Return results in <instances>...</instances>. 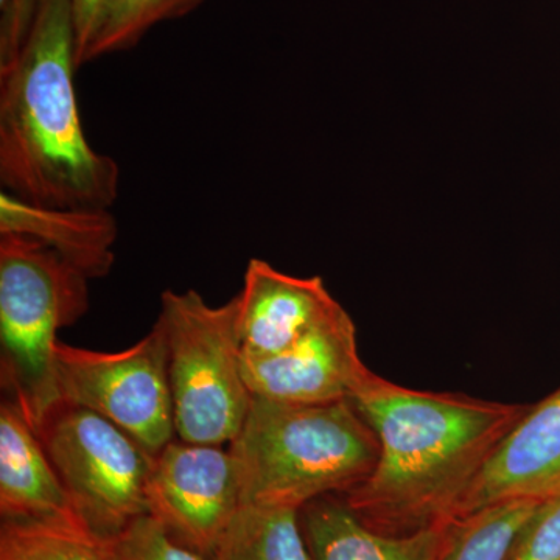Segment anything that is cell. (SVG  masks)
Returning <instances> with one entry per match:
<instances>
[{"mask_svg":"<svg viewBox=\"0 0 560 560\" xmlns=\"http://www.w3.org/2000/svg\"><path fill=\"white\" fill-rule=\"evenodd\" d=\"M381 458L341 499L364 525L407 536L452 521L470 482L530 405L404 388L370 372L350 399Z\"/></svg>","mask_w":560,"mask_h":560,"instance_id":"obj_1","label":"cell"},{"mask_svg":"<svg viewBox=\"0 0 560 560\" xmlns=\"http://www.w3.org/2000/svg\"><path fill=\"white\" fill-rule=\"evenodd\" d=\"M69 0H40L27 39L0 68V184L49 209H109L119 164L92 149L77 105Z\"/></svg>","mask_w":560,"mask_h":560,"instance_id":"obj_2","label":"cell"},{"mask_svg":"<svg viewBox=\"0 0 560 560\" xmlns=\"http://www.w3.org/2000/svg\"><path fill=\"white\" fill-rule=\"evenodd\" d=\"M230 451L242 504L298 511L357 488L381 458L377 434L350 400L294 405L253 396Z\"/></svg>","mask_w":560,"mask_h":560,"instance_id":"obj_3","label":"cell"},{"mask_svg":"<svg viewBox=\"0 0 560 560\" xmlns=\"http://www.w3.org/2000/svg\"><path fill=\"white\" fill-rule=\"evenodd\" d=\"M90 280L36 238L0 232L2 385L33 429L61 401L57 335L90 311Z\"/></svg>","mask_w":560,"mask_h":560,"instance_id":"obj_4","label":"cell"},{"mask_svg":"<svg viewBox=\"0 0 560 560\" xmlns=\"http://www.w3.org/2000/svg\"><path fill=\"white\" fill-rule=\"evenodd\" d=\"M158 320L167 337L176 434L190 444H231L253 401L243 375L238 298L212 307L198 291L167 290Z\"/></svg>","mask_w":560,"mask_h":560,"instance_id":"obj_5","label":"cell"},{"mask_svg":"<svg viewBox=\"0 0 560 560\" xmlns=\"http://www.w3.org/2000/svg\"><path fill=\"white\" fill-rule=\"evenodd\" d=\"M81 521L108 537L149 514L145 486L153 455L108 419L58 401L35 427Z\"/></svg>","mask_w":560,"mask_h":560,"instance_id":"obj_6","label":"cell"},{"mask_svg":"<svg viewBox=\"0 0 560 560\" xmlns=\"http://www.w3.org/2000/svg\"><path fill=\"white\" fill-rule=\"evenodd\" d=\"M55 374L61 401L88 408L119 427L150 455L175 436L168 346L160 320L121 352L73 348L58 340Z\"/></svg>","mask_w":560,"mask_h":560,"instance_id":"obj_7","label":"cell"},{"mask_svg":"<svg viewBox=\"0 0 560 560\" xmlns=\"http://www.w3.org/2000/svg\"><path fill=\"white\" fill-rule=\"evenodd\" d=\"M145 499L173 539L210 560L242 506L234 456L221 445L168 442L154 455Z\"/></svg>","mask_w":560,"mask_h":560,"instance_id":"obj_8","label":"cell"},{"mask_svg":"<svg viewBox=\"0 0 560 560\" xmlns=\"http://www.w3.org/2000/svg\"><path fill=\"white\" fill-rule=\"evenodd\" d=\"M242 366L254 397L294 405L350 400L371 372L360 359L355 324L341 305L283 352L242 353Z\"/></svg>","mask_w":560,"mask_h":560,"instance_id":"obj_9","label":"cell"},{"mask_svg":"<svg viewBox=\"0 0 560 560\" xmlns=\"http://www.w3.org/2000/svg\"><path fill=\"white\" fill-rule=\"evenodd\" d=\"M560 495V388L537 405L497 445L460 497L453 518L515 500Z\"/></svg>","mask_w":560,"mask_h":560,"instance_id":"obj_10","label":"cell"},{"mask_svg":"<svg viewBox=\"0 0 560 560\" xmlns=\"http://www.w3.org/2000/svg\"><path fill=\"white\" fill-rule=\"evenodd\" d=\"M238 298L245 357H271L298 341L340 307L319 276L296 278L250 259Z\"/></svg>","mask_w":560,"mask_h":560,"instance_id":"obj_11","label":"cell"},{"mask_svg":"<svg viewBox=\"0 0 560 560\" xmlns=\"http://www.w3.org/2000/svg\"><path fill=\"white\" fill-rule=\"evenodd\" d=\"M0 514L3 521L88 529L38 433L13 397L0 405Z\"/></svg>","mask_w":560,"mask_h":560,"instance_id":"obj_12","label":"cell"},{"mask_svg":"<svg viewBox=\"0 0 560 560\" xmlns=\"http://www.w3.org/2000/svg\"><path fill=\"white\" fill-rule=\"evenodd\" d=\"M452 521L388 536L364 525L340 495L320 497L301 510L312 560H440Z\"/></svg>","mask_w":560,"mask_h":560,"instance_id":"obj_13","label":"cell"},{"mask_svg":"<svg viewBox=\"0 0 560 560\" xmlns=\"http://www.w3.org/2000/svg\"><path fill=\"white\" fill-rule=\"evenodd\" d=\"M0 232L28 235L49 246L90 279L113 270L119 226L109 209H49L0 191Z\"/></svg>","mask_w":560,"mask_h":560,"instance_id":"obj_14","label":"cell"},{"mask_svg":"<svg viewBox=\"0 0 560 560\" xmlns=\"http://www.w3.org/2000/svg\"><path fill=\"white\" fill-rule=\"evenodd\" d=\"M210 560H312L301 511L242 504Z\"/></svg>","mask_w":560,"mask_h":560,"instance_id":"obj_15","label":"cell"},{"mask_svg":"<svg viewBox=\"0 0 560 560\" xmlns=\"http://www.w3.org/2000/svg\"><path fill=\"white\" fill-rule=\"evenodd\" d=\"M544 501L515 500L453 518L440 560H504L512 540Z\"/></svg>","mask_w":560,"mask_h":560,"instance_id":"obj_16","label":"cell"},{"mask_svg":"<svg viewBox=\"0 0 560 560\" xmlns=\"http://www.w3.org/2000/svg\"><path fill=\"white\" fill-rule=\"evenodd\" d=\"M0 560H106L91 530L55 523L3 521Z\"/></svg>","mask_w":560,"mask_h":560,"instance_id":"obj_17","label":"cell"},{"mask_svg":"<svg viewBox=\"0 0 560 560\" xmlns=\"http://www.w3.org/2000/svg\"><path fill=\"white\" fill-rule=\"evenodd\" d=\"M201 2L202 0H119L88 50L84 65L105 55L132 49L151 28L161 22L186 16Z\"/></svg>","mask_w":560,"mask_h":560,"instance_id":"obj_18","label":"cell"},{"mask_svg":"<svg viewBox=\"0 0 560 560\" xmlns=\"http://www.w3.org/2000/svg\"><path fill=\"white\" fill-rule=\"evenodd\" d=\"M98 540L106 560H209L173 539L150 514L140 515L119 533Z\"/></svg>","mask_w":560,"mask_h":560,"instance_id":"obj_19","label":"cell"},{"mask_svg":"<svg viewBox=\"0 0 560 560\" xmlns=\"http://www.w3.org/2000/svg\"><path fill=\"white\" fill-rule=\"evenodd\" d=\"M504 560H560V495L539 504Z\"/></svg>","mask_w":560,"mask_h":560,"instance_id":"obj_20","label":"cell"},{"mask_svg":"<svg viewBox=\"0 0 560 560\" xmlns=\"http://www.w3.org/2000/svg\"><path fill=\"white\" fill-rule=\"evenodd\" d=\"M40 0H10L0 21V68L10 65L27 39Z\"/></svg>","mask_w":560,"mask_h":560,"instance_id":"obj_21","label":"cell"},{"mask_svg":"<svg viewBox=\"0 0 560 560\" xmlns=\"http://www.w3.org/2000/svg\"><path fill=\"white\" fill-rule=\"evenodd\" d=\"M119 0H69L77 39V68L84 65L88 50Z\"/></svg>","mask_w":560,"mask_h":560,"instance_id":"obj_22","label":"cell"},{"mask_svg":"<svg viewBox=\"0 0 560 560\" xmlns=\"http://www.w3.org/2000/svg\"><path fill=\"white\" fill-rule=\"evenodd\" d=\"M9 5H10V0H0V11H5L7 9H9Z\"/></svg>","mask_w":560,"mask_h":560,"instance_id":"obj_23","label":"cell"}]
</instances>
